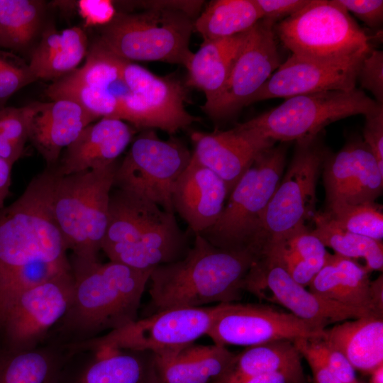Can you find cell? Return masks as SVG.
<instances>
[{
  "instance_id": "obj_2",
  "label": "cell",
  "mask_w": 383,
  "mask_h": 383,
  "mask_svg": "<svg viewBox=\"0 0 383 383\" xmlns=\"http://www.w3.org/2000/svg\"><path fill=\"white\" fill-rule=\"evenodd\" d=\"M152 271L109 260L74 273L71 303L48 335L71 345L136 321Z\"/></svg>"
},
{
  "instance_id": "obj_47",
  "label": "cell",
  "mask_w": 383,
  "mask_h": 383,
  "mask_svg": "<svg viewBox=\"0 0 383 383\" xmlns=\"http://www.w3.org/2000/svg\"><path fill=\"white\" fill-rule=\"evenodd\" d=\"M79 11L89 26H105L116 14L113 3L107 0H83L78 1Z\"/></svg>"
},
{
  "instance_id": "obj_11",
  "label": "cell",
  "mask_w": 383,
  "mask_h": 383,
  "mask_svg": "<svg viewBox=\"0 0 383 383\" xmlns=\"http://www.w3.org/2000/svg\"><path fill=\"white\" fill-rule=\"evenodd\" d=\"M121 80L128 90L118 97L111 118L127 121L135 128H157L174 134L199 119L184 107L186 87L171 77H160L122 59Z\"/></svg>"
},
{
  "instance_id": "obj_45",
  "label": "cell",
  "mask_w": 383,
  "mask_h": 383,
  "mask_svg": "<svg viewBox=\"0 0 383 383\" xmlns=\"http://www.w3.org/2000/svg\"><path fill=\"white\" fill-rule=\"evenodd\" d=\"M347 11L353 13L367 26L377 28L383 21L382 0H337Z\"/></svg>"
},
{
  "instance_id": "obj_36",
  "label": "cell",
  "mask_w": 383,
  "mask_h": 383,
  "mask_svg": "<svg viewBox=\"0 0 383 383\" xmlns=\"http://www.w3.org/2000/svg\"><path fill=\"white\" fill-rule=\"evenodd\" d=\"M45 94L52 101L67 99L77 103L96 119L111 118L118 106V96L114 91L72 82L65 77L49 85Z\"/></svg>"
},
{
  "instance_id": "obj_23",
  "label": "cell",
  "mask_w": 383,
  "mask_h": 383,
  "mask_svg": "<svg viewBox=\"0 0 383 383\" xmlns=\"http://www.w3.org/2000/svg\"><path fill=\"white\" fill-rule=\"evenodd\" d=\"M133 128L119 119L102 118L87 126L64 151L54 170L65 176L116 162L132 140Z\"/></svg>"
},
{
  "instance_id": "obj_19",
  "label": "cell",
  "mask_w": 383,
  "mask_h": 383,
  "mask_svg": "<svg viewBox=\"0 0 383 383\" xmlns=\"http://www.w3.org/2000/svg\"><path fill=\"white\" fill-rule=\"evenodd\" d=\"M68 346L57 383H155L152 352L88 343Z\"/></svg>"
},
{
  "instance_id": "obj_44",
  "label": "cell",
  "mask_w": 383,
  "mask_h": 383,
  "mask_svg": "<svg viewBox=\"0 0 383 383\" xmlns=\"http://www.w3.org/2000/svg\"><path fill=\"white\" fill-rule=\"evenodd\" d=\"M363 141L383 172V108L365 116Z\"/></svg>"
},
{
  "instance_id": "obj_43",
  "label": "cell",
  "mask_w": 383,
  "mask_h": 383,
  "mask_svg": "<svg viewBox=\"0 0 383 383\" xmlns=\"http://www.w3.org/2000/svg\"><path fill=\"white\" fill-rule=\"evenodd\" d=\"M293 343L311 370L315 383H340L333 374L321 355L312 347L309 338H300Z\"/></svg>"
},
{
  "instance_id": "obj_16",
  "label": "cell",
  "mask_w": 383,
  "mask_h": 383,
  "mask_svg": "<svg viewBox=\"0 0 383 383\" xmlns=\"http://www.w3.org/2000/svg\"><path fill=\"white\" fill-rule=\"evenodd\" d=\"M274 25L261 19L248 32L223 89L210 105L201 107L213 119L227 118L247 106L280 66Z\"/></svg>"
},
{
  "instance_id": "obj_6",
  "label": "cell",
  "mask_w": 383,
  "mask_h": 383,
  "mask_svg": "<svg viewBox=\"0 0 383 383\" xmlns=\"http://www.w3.org/2000/svg\"><path fill=\"white\" fill-rule=\"evenodd\" d=\"M286 153L284 143L261 152L231 192L216 222L200 235L219 248L257 252L262 218L282 179Z\"/></svg>"
},
{
  "instance_id": "obj_17",
  "label": "cell",
  "mask_w": 383,
  "mask_h": 383,
  "mask_svg": "<svg viewBox=\"0 0 383 383\" xmlns=\"http://www.w3.org/2000/svg\"><path fill=\"white\" fill-rule=\"evenodd\" d=\"M244 291L282 306L295 316L321 329L327 328L331 323L374 315L366 310L344 306L312 293L295 282L279 265L264 257H260L250 269Z\"/></svg>"
},
{
  "instance_id": "obj_25",
  "label": "cell",
  "mask_w": 383,
  "mask_h": 383,
  "mask_svg": "<svg viewBox=\"0 0 383 383\" xmlns=\"http://www.w3.org/2000/svg\"><path fill=\"white\" fill-rule=\"evenodd\" d=\"M235 353L226 347L199 345L152 353L155 383H213L227 370Z\"/></svg>"
},
{
  "instance_id": "obj_48",
  "label": "cell",
  "mask_w": 383,
  "mask_h": 383,
  "mask_svg": "<svg viewBox=\"0 0 383 383\" xmlns=\"http://www.w3.org/2000/svg\"><path fill=\"white\" fill-rule=\"evenodd\" d=\"M228 383H306V379L303 370H291L258 374Z\"/></svg>"
},
{
  "instance_id": "obj_3",
  "label": "cell",
  "mask_w": 383,
  "mask_h": 383,
  "mask_svg": "<svg viewBox=\"0 0 383 383\" xmlns=\"http://www.w3.org/2000/svg\"><path fill=\"white\" fill-rule=\"evenodd\" d=\"M187 236L174 213L148 199L123 189L111 190L109 222L101 250L109 260L152 270L182 259Z\"/></svg>"
},
{
  "instance_id": "obj_29",
  "label": "cell",
  "mask_w": 383,
  "mask_h": 383,
  "mask_svg": "<svg viewBox=\"0 0 383 383\" xmlns=\"http://www.w3.org/2000/svg\"><path fill=\"white\" fill-rule=\"evenodd\" d=\"M249 31V30H248ZM230 38L203 42L186 65V85L204 91L210 105L223 89L233 62L243 45L248 32Z\"/></svg>"
},
{
  "instance_id": "obj_30",
  "label": "cell",
  "mask_w": 383,
  "mask_h": 383,
  "mask_svg": "<svg viewBox=\"0 0 383 383\" xmlns=\"http://www.w3.org/2000/svg\"><path fill=\"white\" fill-rule=\"evenodd\" d=\"M87 36L79 27L48 29L33 52L28 70L35 80L58 79L76 70L87 52Z\"/></svg>"
},
{
  "instance_id": "obj_4",
  "label": "cell",
  "mask_w": 383,
  "mask_h": 383,
  "mask_svg": "<svg viewBox=\"0 0 383 383\" xmlns=\"http://www.w3.org/2000/svg\"><path fill=\"white\" fill-rule=\"evenodd\" d=\"M55 179L54 168L47 167L0 211V282L34 262L70 261L52 213Z\"/></svg>"
},
{
  "instance_id": "obj_33",
  "label": "cell",
  "mask_w": 383,
  "mask_h": 383,
  "mask_svg": "<svg viewBox=\"0 0 383 383\" xmlns=\"http://www.w3.org/2000/svg\"><path fill=\"white\" fill-rule=\"evenodd\" d=\"M261 19L255 0H216L194 21V29L208 42L247 32Z\"/></svg>"
},
{
  "instance_id": "obj_26",
  "label": "cell",
  "mask_w": 383,
  "mask_h": 383,
  "mask_svg": "<svg viewBox=\"0 0 383 383\" xmlns=\"http://www.w3.org/2000/svg\"><path fill=\"white\" fill-rule=\"evenodd\" d=\"M369 272L355 260L328 252L324 266L308 286L309 290L329 301L383 316L372 302Z\"/></svg>"
},
{
  "instance_id": "obj_13",
  "label": "cell",
  "mask_w": 383,
  "mask_h": 383,
  "mask_svg": "<svg viewBox=\"0 0 383 383\" xmlns=\"http://www.w3.org/2000/svg\"><path fill=\"white\" fill-rule=\"evenodd\" d=\"M72 270L17 294L0 313V349L26 350L42 343L72 298Z\"/></svg>"
},
{
  "instance_id": "obj_35",
  "label": "cell",
  "mask_w": 383,
  "mask_h": 383,
  "mask_svg": "<svg viewBox=\"0 0 383 383\" xmlns=\"http://www.w3.org/2000/svg\"><path fill=\"white\" fill-rule=\"evenodd\" d=\"M44 1L0 0V47L19 50L28 46L39 30Z\"/></svg>"
},
{
  "instance_id": "obj_8",
  "label": "cell",
  "mask_w": 383,
  "mask_h": 383,
  "mask_svg": "<svg viewBox=\"0 0 383 383\" xmlns=\"http://www.w3.org/2000/svg\"><path fill=\"white\" fill-rule=\"evenodd\" d=\"M382 108L357 88L326 91L285 99L277 107L236 126L275 143L297 141L318 135L326 126L340 119L365 116Z\"/></svg>"
},
{
  "instance_id": "obj_37",
  "label": "cell",
  "mask_w": 383,
  "mask_h": 383,
  "mask_svg": "<svg viewBox=\"0 0 383 383\" xmlns=\"http://www.w3.org/2000/svg\"><path fill=\"white\" fill-rule=\"evenodd\" d=\"M122 59L98 40L91 46L84 65L65 76L67 79L89 87L109 89L121 80Z\"/></svg>"
},
{
  "instance_id": "obj_9",
  "label": "cell",
  "mask_w": 383,
  "mask_h": 383,
  "mask_svg": "<svg viewBox=\"0 0 383 383\" xmlns=\"http://www.w3.org/2000/svg\"><path fill=\"white\" fill-rule=\"evenodd\" d=\"M274 30L292 55L303 57L339 59L372 50L370 36L337 0H311Z\"/></svg>"
},
{
  "instance_id": "obj_15",
  "label": "cell",
  "mask_w": 383,
  "mask_h": 383,
  "mask_svg": "<svg viewBox=\"0 0 383 383\" xmlns=\"http://www.w3.org/2000/svg\"><path fill=\"white\" fill-rule=\"evenodd\" d=\"M324 330L263 304L223 303L207 333L214 344L250 347L276 340L316 338Z\"/></svg>"
},
{
  "instance_id": "obj_41",
  "label": "cell",
  "mask_w": 383,
  "mask_h": 383,
  "mask_svg": "<svg viewBox=\"0 0 383 383\" xmlns=\"http://www.w3.org/2000/svg\"><path fill=\"white\" fill-rule=\"evenodd\" d=\"M312 347L321 355L333 374L340 383H357L355 370L339 350L323 338H309Z\"/></svg>"
},
{
  "instance_id": "obj_39",
  "label": "cell",
  "mask_w": 383,
  "mask_h": 383,
  "mask_svg": "<svg viewBox=\"0 0 383 383\" xmlns=\"http://www.w3.org/2000/svg\"><path fill=\"white\" fill-rule=\"evenodd\" d=\"M38 101L20 108L0 109V157L13 165L28 140V126Z\"/></svg>"
},
{
  "instance_id": "obj_18",
  "label": "cell",
  "mask_w": 383,
  "mask_h": 383,
  "mask_svg": "<svg viewBox=\"0 0 383 383\" xmlns=\"http://www.w3.org/2000/svg\"><path fill=\"white\" fill-rule=\"evenodd\" d=\"M370 51L331 60L307 58L292 54L250 99L247 106L274 98L287 99L326 91L353 90L356 88L360 65Z\"/></svg>"
},
{
  "instance_id": "obj_1",
  "label": "cell",
  "mask_w": 383,
  "mask_h": 383,
  "mask_svg": "<svg viewBox=\"0 0 383 383\" xmlns=\"http://www.w3.org/2000/svg\"><path fill=\"white\" fill-rule=\"evenodd\" d=\"M180 260L151 272L149 294L157 311L235 303L242 298L246 277L260 257L252 249L217 248L200 234Z\"/></svg>"
},
{
  "instance_id": "obj_24",
  "label": "cell",
  "mask_w": 383,
  "mask_h": 383,
  "mask_svg": "<svg viewBox=\"0 0 383 383\" xmlns=\"http://www.w3.org/2000/svg\"><path fill=\"white\" fill-rule=\"evenodd\" d=\"M96 118L67 99L38 102L28 126L30 140L48 167L57 164L62 150L72 143Z\"/></svg>"
},
{
  "instance_id": "obj_7",
  "label": "cell",
  "mask_w": 383,
  "mask_h": 383,
  "mask_svg": "<svg viewBox=\"0 0 383 383\" xmlns=\"http://www.w3.org/2000/svg\"><path fill=\"white\" fill-rule=\"evenodd\" d=\"M192 17L183 11L148 9L136 13H116L101 28L97 40L126 61H161L186 66L193 52L189 40Z\"/></svg>"
},
{
  "instance_id": "obj_34",
  "label": "cell",
  "mask_w": 383,
  "mask_h": 383,
  "mask_svg": "<svg viewBox=\"0 0 383 383\" xmlns=\"http://www.w3.org/2000/svg\"><path fill=\"white\" fill-rule=\"evenodd\" d=\"M315 227L311 233L335 254L350 258H362L369 271L383 269V244L364 235L343 230L333 223L323 213L316 212L313 218Z\"/></svg>"
},
{
  "instance_id": "obj_40",
  "label": "cell",
  "mask_w": 383,
  "mask_h": 383,
  "mask_svg": "<svg viewBox=\"0 0 383 383\" xmlns=\"http://www.w3.org/2000/svg\"><path fill=\"white\" fill-rule=\"evenodd\" d=\"M362 88L370 91L383 106V52L372 50L362 60L357 74Z\"/></svg>"
},
{
  "instance_id": "obj_28",
  "label": "cell",
  "mask_w": 383,
  "mask_h": 383,
  "mask_svg": "<svg viewBox=\"0 0 383 383\" xmlns=\"http://www.w3.org/2000/svg\"><path fill=\"white\" fill-rule=\"evenodd\" d=\"M68 353L51 335L32 349H0V383H57Z\"/></svg>"
},
{
  "instance_id": "obj_50",
  "label": "cell",
  "mask_w": 383,
  "mask_h": 383,
  "mask_svg": "<svg viewBox=\"0 0 383 383\" xmlns=\"http://www.w3.org/2000/svg\"><path fill=\"white\" fill-rule=\"evenodd\" d=\"M372 299L376 311L383 315V277L381 274L371 284Z\"/></svg>"
},
{
  "instance_id": "obj_49",
  "label": "cell",
  "mask_w": 383,
  "mask_h": 383,
  "mask_svg": "<svg viewBox=\"0 0 383 383\" xmlns=\"http://www.w3.org/2000/svg\"><path fill=\"white\" fill-rule=\"evenodd\" d=\"M13 165L0 157V211L4 207L11 184V170Z\"/></svg>"
},
{
  "instance_id": "obj_38",
  "label": "cell",
  "mask_w": 383,
  "mask_h": 383,
  "mask_svg": "<svg viewBox=\"0 0 383 383\" xmlns=\"http://www.w3.org/2000/svg\"><path fill=\"white\" fill-rule=\"evenodd\" d=\"M323 213L343 230L382 241V206L375 201L335 205L326 209Z\"/></svg>"
},
{
  "instance_id": "obj_52",
  "label": "cell",
  "mask_w": 383,
  "mask_h": 383,
  "mask_svg": "<svg viewBox=\"0 0 383 383\" xmlns=\"http://www.w3.org/2000/svg\"><path fill=\"white\" fill-rule=\"evenodd\" d=\"M357 383H360L359 382H357Z\"/></svg>"
},
{
  "instance_id": "obj_12",
  "label": "cell",
  "mask_w": 383,
  "mask_h": 383,
  "mask_svg": "<svg viewBox=\"0 0 383 383\" xmlns=\"http://www.w3.org/2000/svg\"><path fill=\"white\" fill-rule=\"evenodd\" d=\"M192 155L180 140H163L153 130H145L118 164L113 187L143 196L174 213L172 190Z\"/></svg>"
},
{
  "instance_id": "obj_42",
  "label": "cell",
  "mask_w": 383,
  "mask_h": 383,
  "mask_svg": "<svg viewBox=\"0 0 383 383\" xmlns=\"http://www.w3.org/2000/svg\"><path fill=\"white\" fill-rule=\"evenodd\" d=\"M28 67H19L0 57V104L18 90L35 82Z\"/></svg>"
},
{
  "instance_id": "obj_5",
  "label": "cell",
  "mask_w": 383,
  "mask_h": 383,
  "mask_svg": "<svg viewBox=\"0 0 383 383\" xmlns=\"http://www.w3.org/2000/svg\"><path fill=\"white\" fill-rule=\"evenodd\" d=\"M118 164L116 161L65 176L55 174L52 213L67 248L72 253V273L99 262Z\"/></svg>"
},
{
  "instance_id": "obj_10",
  "label": "cell",
  "mask_w": 383,
  "mask_h": 383,
  "mask_svg": "<svg viewBox=\"0 0 383 383\" xmlns=\"http://www.w3.org/2000/svg\"><path fill=\"white\" fill-rule=\"evenodd\" d=\"M327 155L318 135L296 141L290 165L265 209L260 245L308 228L317 212L316 185Z\"/></svg>"
},
{
  "instance_id": "obj_22",
  "label": "cell",
  "mask_w": 383,
  "mask_h": 383,
  "mask_svg": "<svg viewBox=\"0 0 383 383\" xmlns=\"http://www.w3.org/2000/svg\"><path fill=\"white\" fill-rule=\"evenodd\" d=\"M229 193L225 182L192 155L177 180L172 193V205L187 223L189 230L201 234L220 216Z\"/></svg>"
},
{
  "instance_id": "obj_21",
  "label": "cell",
  "mask_w": 383,
  "mask_h": 383,
  "mask_svg": "<svg viewBox=\"0 0 383 383\" xmlns=\"http://www.w3.org/2000/svg\"><path fill=\"white\" fill-rule=\"evenodd\" d=\"M191 139L192 156L225 182L229 194L256 157L275 143L236 126L228 131L193 132Z\"/></svg>"
},
{
  "instance_id": "obj_46",
  "label": "cell",
  "mask_w": 383,
  "mask_h": 383,
  "mask_svg": "<svg viewBox=\"0 0 383 383\" xmlns=\"http://www.w3.org/2000/svg\"><path fill=\"white\" fill-rule=\"evenodd\" d=\"M311 0H255L262 19L276 22L304 9Z\"/></svg>"
},
{
  "instance_id": "obj_51",
  "label": "cell",
  "mask_w": 383,
  "mask_h": 383,
  "mask_svg": "<svg viewBox=\"0 0 383 383\" xmlns=\"http://www.w3.org/2000/svg\"><path fill=\"white\" fill-rule=\"evenodd\" d=\"M370 374V383H383V364L376 367Z\"/></svg>"
},
{
  "instance_id": "obj_32",
  "label": "cell",
  "mask_w": 383,
  "mask_h": 383,
  "mask_svg": "<svg viewBox=\"0 0 383 383\" xmlns=\"http://www.w3.org/2000/svg\"><path fill=\"white\" fill-rule=\"evenodd\" d=\"M301 356L292 340L246 347L235 354L226 372L213 383H228L258 374L303 370Z\"/></svg>"
},
{
  "instance_id": "obj_20",
  "label": "cell",
  "mask_w": 383,
  "mask_h": 383,
  "mask_svg": "<svg viewBox=\"0 0 383 383\" xmlns=\"http://www.w3.org/2000/svg\"><path fill=\"white\" fill-rule=\"evenodd\" d=\"M326 209L340 204L374 202L382 194L383 172L360 138L350 140L323 165Z\"/></svg>"
},
{
  "instance_id": "obj_31",
  "label": "cell",
  "mask_w": 383,
  "mask_h": 383,
  "mask_svg": "<svg viewBox=\"0 0 383 383\" xmlns=\"http://www.w3.org/2000/svg\"><path fill=\"white\" fill-rule=\"evenodd\" d=\"M261 256L279 265L297 283L308 287L324 266L328 252L308 228L266 243Z\"/></svg>"
},
{
  "instance_id": "obj_27",
  "label": "cell",
  "mask_w": 383,
  "mask_h": 383,
  "mask_svg": "<svg viewBox=\"0 0 383 383\" xmlns=\"http://www.w3.org/2000/svg\"><path fill=\"white\" fill-rule=\"evenodd\" d=\"M323 338L339 350L355 370L370 374L383 364V316L346 320L324 330Z\"/></svg>"
},
{
  "instance_id": "obj_14",
  "label": "cell",
  "mask_w": 383,
  "mask_h": 383,
  "mask_svg": "<svg viewBox=\"0 0 383 383\" xmlns=\"http://www.w3.org/2000/svg\"><path fill=\"white\" fill-rule=\"evenodd\" d=\"M219 304L159 311L84 343L152 353L184 346L207 335Z\"/></svg>"
}]
</instances>
